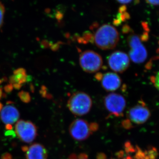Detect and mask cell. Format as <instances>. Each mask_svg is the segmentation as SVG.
Listing matches in <instances>:
<instances>
[{
    "mask_svg": "<svg viewBox=\"0 0 159 159\" xmlns=\"http://www.w3.org/2000/svg\"><path fill=\"white\" fill-rule=\"evenodd\" d=\"M104 105L110 116L116 117H122L126 107V101L120 94L111 93L104 99Z\"/></svg>",
    "mask_w": 159,
    "mask_h": 159,
    "instance_id": "obj_6",
    "label": "cell"
},
{
    "mask_svg": "<svg viewBox=\"0 0 159 159\" xmlns=\"http://www.w3.org/2000/svg\"><path fill=\"white\" fill-rule=\"evenodd\" d=\"M22 149L25 152L27 159H48L47 149L39 143H34L29 147L23 146Z\"/></svg>",
    "mask_w": 159,
    "mask_h": 159,
    "instance_id": "obj_11",
    "label": "cell"
},
{
    "mask_svg": "<svg viewBox=\"0 0 159 159\" xmlns=\"http://www.w3.org/2000/svg\"><path fill=\"white\" fill-rule=\"evenodd\" d=\"M131 1H118V2L122 4H127L131 2Z\"/></svg>",
    "mask_w": 159,
    "mask_h": 159,
    "instance_id": "obj_21",
    "label": "cell"
},
{
    "mask_svg": "<svg viewBox=\"0 0 159 159\" xmlns=\"http://www.w3.org/2000/svg\"><path fill=\"white\" fill-rule=\"evenodd\" d=\"M20 118V113L17 109L11 105H7L1 111L0 118L6 125H11L16 122Z\"/></svg>",
    "mask_w": 159,
    "mask_h": 159,
    "instance_id": "obj_12",
    "label": "cell"
},
{
    "mask_svg": "<svg viewBox=\"0 0 159 159\" xmlns=\"http://www.w3.org/2000/svg\"><path fill=\"white\" fill-rule=\"evenodd\" d=\"M19 139L27 143L33 142L37 136V129L31 121L20 120L17 121L15 127Z\"/></svg>",
    "mask_w": 159,
    "mask_h": 159,
    "instance_id": "obj_7",
    "label": "cell"
},
{
    "mask_svg": "<svg viewBox=\"0 0 159 159\" xmlns=\"http://www.w3.org/2000/svg\"><path fill=\"white\" fill-rule=\"evenodd\" d=\"M69 159H90L88 155L84 153H80L78 155L75 154H71L69 157Z\"/></svg>",
    "mask_w": 159,
    "mask_h": 159,
    "instance_id": "obj_14",
    "label": "cell"
},
{
    "mask_svg": "<svg viewBox=\"0 0 159 159\" xmlns=\"http://www.w3.org/2000/svg\"><path fill=\"white\" fill-rule=\"evenodd\" d=\"M127 42L130 48L129 55L131 59L136 63H141L145 61L147 56V51L139 36L135 34H131L127 38Z\"/></svg>",
    "mask_w": 159,
    "mask_h": 159,
    "instance_id": "obj_8",
    "label": "cell"
},
{
    "mask_svg": "<svg viewBox=\"0 0 159 159\" xmlns=\"http://www.w3.org/2000/svg\"><path fill=\"white\" fill-rule=\"evenodd\" d=\"M21 99L23 102H29L30 100V97L28 94L21 93L20 95Z\"/></svg>",
    "mask_w": 159,
    "mask_h": 159,
    "instance_id": "obj_17",
    "label": "cell"
},
{
    "mask_svg": "<svg viewBox=\"0 0 159 159\" xmlns=\"http://www.w3.org/2000/svg\"><path fill=\"white\" fill-rule=\"evenodd\" d=\"M1 159H12V157L9 153H5L2 155Z\"/></svg>",
    "mask_w": 159,
    "mask_h": 159,
    "instance_id": "obj_19",
    "label": "cell"
},
{
    "mask_svg": "<svg viewBox=\"0 0 159 159\" xmlns=\"http://www.w3.org/2000/svg\"><path fill=\"white\" fill-rule=\"evenodd\" d=\"M79 62L81 68L85 72L93 73L102 67V59L101 56L97 52L87 50L80 54Z\"/></svg>",
    "mask_w": 159,
    "mask_h": 159,
    "instance_id": "obj_5",
    "label": "cell"
},
{
    "mask_svg": "<svg viewBox=\"0 0 159 159\" xmlns=\"http://www.w3.org/2000/svg\"><path fill=\"white\" fill-rule=\"evenodd\" d=\"M93 101L86 93L77 92L71 95L68 101L67 106L72 114L77 116L86 115L90 111Z\"/></svg>",
    "mask_w": 159,
    "mask_h": 159,
    "instance_id": "obj_3",
    "label": "cell"
},
{
    "mask_svg": "<svg viewBox=\"0 0 159 159\" xmlns=\"http://www.w3.org/2000/svg\"><path fill=\"white\" fill-rule=\"evenodd\" d=\"M99 125L96 122H89L81 119H75L69 126V133L74 140L83 141L88 139L98 130Z\"/></svg>",
    "mask_w": 159,
    "mask_h": 159,
    "instance_id": "obj_2",
    "label": "cell"
},
{
    "mask_svg": "<svg viewBox=\"0 0 159 159\" xmlns=\"http://www.w3.org/2000/svg\"><path fill=\"white\" fill-rule=\"evenodd\" d=\"M146 2L150 5L153 6H158L159 5V1H147Z\"/></svg>",
    "mask_w": 159,
    "mask_h": 159,
    "instance_id": "obj_20",
    "label": "cell"
},
{
    "mask_svg": "<svg viewBox=\"0 0 159 159\" xmlns=\"http://www.w3.org/2000/svg\"><path fill=\"white\" fill-rule=\"evenodd\" d=\"M6 128L7 130H10L12 129L11 125H6Z\"/></svg>",
    "mask_w": 159,
    "mask_h": 159,
    "instance_id": "obj_22",
    "label": "cell"
},
{
    "mask_svg": "<svg viewBox=\"0 0 159 159\" xmlns=\"http://www.w3.org/2000/svg\"><path fill=\"white\" fill-rule=\"evenodd\" d=\"M3 108V105L1 102H0V111H1Z\"/></svg>",
    "mask_w": 159,
    "mask_h": 159,
    "instance_id": "obj_23",
    "label": "cell"
},
{
    "mask_svg": "<svg viewBox=\"0 0 159 159\" xmlns=\"http://www.w3.org/2000/svg\"><path fill=\"white\" fill-rule=\"evenodd\" d=\"M157 151L155 148H151L143 151L142 159H159Z\"/></svg>",
    "mask_w": 159,
    "mask_h": 159,
    "instance_id": "obj_13",
    "label": "cell"
},
{
    "mask_svg": "<svg viewBox=\"0 0 159 159\" xmlns=\"http://www.w3.org/2000/svg\"><path fill=\"white\" fill-rule=\"evenodd\" d=\"M152 81L155 87L159 91V71L154 78H152Z\"/></svg>",
    "mask_w": 159,
    "mask_h": 159,
    "instance_id": "obj_16",
    "label": "cell"
},
{
    "mask_svg": "<svg viewBox=\"0 0 159 159\" xmlns=\"http://www.w3.org/2000/svg\"><path fill=\"white\" fill-rule=\"evenodd\" d=\"M96 78L100 80L102 88L107 91L112 92L116 90L121 86V78L114 73H106L104 74H97Z\"/></svg>",
    "mask_w": 159,
    "mask_h": 159,
    "instance_id": "obj_10",
    "label": "cell"
},
{
    "mask_svg": "<svg viewBox=\"0 0 159 159\" xmlns=\"http://www.w3.org/2000/svg\"><path fill=\"white\" fill-rule=\"evenodd\" d=\"M94 39V42L99 48L111 50L114 48L119 42V32L113 26L105 24L97 29Z\"/></svg>",
    "mask_w": 159,
    "mask_h": 159,
    "instance_id": "obj_1",
    "label": "cell"
},
{
    "mask_svg": "<svg viewBox=\"0 0 159 159\" xmlns=\"http://www.w3.org/2000/svg\"><path fill=\"white\" fill-rule=\"evenodd\" d=\"M97 159H116L114 158H108L105 154L103 153H99L97 156Z\"/></svg>",
    "mask_w": 159,
    "mask_h": 159,
    "instance_id": "obj_18",
    "label": "cell"
},
{
    "mask_svg": "<svg viewBox=\"0 0 159 159\" xmlns=\"http://www.w3.org/2000/svg\"><path fill=\"white\" fill-rule=\"evenodd\" d=\"M4 13H5V9H4V6L0 2V27L3 24Z\"/></svg>",
    "mask_w": 159,
    "mask_h": 159,
    "instance_id": "obj_15",
    "label": "cell"
},
{
    "mask_svg": "<svg viewBox=\"0 0 159 159\" xmlns=\"http://www.w3.org/2000/svg\"><path fill=\"white\" fill-rule=\"evenodd\" d=\"M151 112L149 109L142 101L129 109L127 114V119L124 121L122 125L124 127L129 129L135 125L144 124L149 119Z\"/></svg>",
    "mask_w": 159,
    "mask_h": 159,
    "instance_id": "obj_4",
    "label": "cell"
},
{
    "mask_svg": "<svg viewBox=\"0 0 159 159\" xmlns=\"http://www.w3.org/2000/svg\"><path fill=\"white\" fill-rule=\"evenodd\" d=\"M108 62L112 70L118 73H123L129 66L130 61L127 54L122 51H116L110 55Z\"/></svg>",
    "mask_w": 159,
    "mask_h": 159,
    "instance_id": "obj_9",
    "label": "cell"
}]
</instances>
